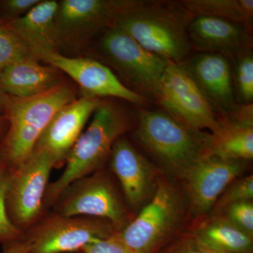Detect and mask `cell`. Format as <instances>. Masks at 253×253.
Returning a JSON list of instances; mask_svg holds the SVG:
<instances>
[{
    "mask_svg": "<svg viewBox=\"0 0 253 253\" xmlns=\"http://www.w3.org/2000/svg\"><path fill=\"white\" fill-rule=\"evenodd\" d=\"M194 17L180 1L127 0L109 27L126 33L149 52L178 63L191 53L188 28Z\"/></svg>",
    "mask_w": 253,
    "mask_h": 253,
    "instance_id": "1",
    "label": "cell"
},
{
    "mask_svg": "<svg viewBox=\"0 0 253 253\" xmlns=\"http://www.w3.org/2000/svg\"><path fill=\"white\" fill-rule=\"evenodd\" d=\"M131 137L163 176L179 181L207 156L209 132L192 129L161 109L139 108Z\"/></svg>",
    "mask_w": 253,
    "mask_h": 253,
    "instance_id": "2",
    "label": "cell"
},
{
    "mask_svg": "<svg viewBox=\"0 0 253 253\" xmlns=\"http://www.w3.org/2000/svg\"><path fill=\"white\" fill-rule=\"evenodd\" d=\"M136 123V115L131 111L112 101L101 100L90 125L70 151L64 171L47 186L43 203L44 214L71 183L102 169L115 141L132 130Z\"/></svg>",
    "mask_w": 253,
    "mask_h": 253,
    "instance_id": "3",
    "label": "cell"
},
{
    "mask_svg": "<svg viewBox=\"0 0 253 253\" xmlns=\"http://www.w3.org/2000/svg\"><path fill=\"white\" fill-rule=\"evenodd\" d=\"M190 223L187 202L179 181L162 174L152 199L119 234L134 253H158Z\"/></svg>",
    "mask_w": 253,
    "mask_h": 253,
    "instance_id": "4",
    "label": "cell"
},
{
    "mask_svg": "<svg viewBox=\"0 0 253 253\" xmlns=\"http://www.w3.org/2000/svg\"><path fill=\"white\" fill-rule=\"evenodd\" d=\"M76 99L75 88L63 83L51 90L28 98L8 96V127L0 151L9 169L24 162L54 115Z\"/></svg>",
    "mask_w": 253,
    "mask_h": 253,
    "instance_id": "5",
    "label": "cell"
},
{
    "mask_svg": "<svg viewBox=\"0 0 253 253\" xmlns=\"http://www.w3.org/2000/svg\"><path fill=\"white\" fill-rule=\"evenodd\" d=\"M96 51L119 74L130 90L156 99L160 81L169 61L144 49L131 37L109 27L99 33Z\"/></svg>",
    "mask_w": 253,
    "mask_h": 253,
    "instance_id": "6",
    "label": "cell"
},
{
    "mask_svg": "<svg viewBox=\"0 0 253 253\" xmlns=\"http://www.w3.org/2000/svg\"><path fill=\"white\" fill-rule=\"evenodd\" d=\"M53 208L54 212L64 217L108 219L118 232L134 217L111 174L104 168L71 183Z\"/></svg>",
    "mask_w": 253,
    "mask_h": 253,
    "instance_id": "7",
    "label": "cell"
},
{
    "mask_svg": "<svg viewBox=\"0 0 253 253\" xmlns=\"http://www.w3.org/2000/svg\"><path fill=\"white\" fill-rule=\"evenodd\" d=\"M54 168V158L47 151L35 149L24 162L10 169L6 211L11 222L24 234L44 215V195Z\"/></svg>",
    "mask_w": 253,
    "mask_h": 253,
    "instance_id": "8",
    "label": "cell"
},
{
    "mask_svg": "<svg viewBox=\"0 0 253 253\" xmlns=\"http://www.w3.org/2000/svg\"><path fill=\"white\" fill-rule=\"evenodd\" d=\"M116 232L118 231L108 219L64 217L53 212L44 214L25 234V238L31 244V253H76Z\"/></svg>",
    "mask_w": 253,
    "mask_h": 253,
    "instance_id": "9",
    "label": "cell"
},
{
    "mask_svg": "<svg viewBox=\"0 0 253 253\" xmlns=\"http://www.w3.org/2000/svg\"><path fill=\"white\" fill-rule=\"evenodd\" d=\"M155 101L160 109L186 126L212 132L218 116L189 76L176 63L169 61L163 73Z\"/></svg>",
    "mask_w": 253,
    "mask_h": 253,
    "instance_id": "10",
    "label": "cell"
},
{
    "mask_svg": "<svg viewBox=\"0 0 253 253\" xmlns=\"http://www.w3.org/2000/svg\"><path fill=\"white\" fill-rule=\"evenodd\" d=\"M249 161L205 156L179 181L191 221L207 216L226 186L244 176Z\"/></svg>",
    "mask_w": 253,
    "mask_h": 253,
    "instance_id": "11",
    "label": "cell"
},
{
    "mask_svg": "<svg viewBox=\"0 0 253 253\" xmlns=\"http://www.w3.org/2000/svg\"><path fill=\"white\" fill-rule=\"evenodd\" d=\"M31 52L37 59L54 66L74 80L81 88L83 96L118 98L138 109L149 104V100L128 89L111 68L99 61L68 57L58 51L34 49Z\"/></svg>",
    "mask_w": 253,
    "mask_h": 253,
    "instance_id": "12",
    "label": "cell"
},
{
    "mask_svg": "<svg viewBox=\"0 0 253 253\" xmlns=\"http://www.w3.org/2000/svg\"><path fill=\"white\" fill-rule=\"evenodd\" d=\"M127 0H61L59 1L55 33L58 49L85 45L111 25Z\"/></svg>",
    "mask_w": 253,
    "mask_h": 253,
    "instance_id": "13",
    "label": "cell"
},
{
    "mask_svg": "<svg viewBox=\"0 0 253 253\" xmlns=\"http://www.w3.org/2000/svg\"><path fill=\"white\" fill-rule=\"evenodd\" d=\"M109 160L126 206L135 216L154 196L162 174L126 134L115 141Z\"/></svg>",
    "mask_w": 253,
    "mask_h": 253,
    "instance_id": "14",
    "label": "cell"
},
{
    "mask_svg": "<svg viewBox=\"0 0 253 253\" xmlns=\"http://www.w3.org/2000/svg\"><path fill=\"white\" fill-rule=\"evenodd\" d=\"M176 64L192 80L217 116L238 107L230 61L224 55L195 51Z\"/></svg>",
    "mask_w": 253,
    "mask_h": 253,
    "instance_id": "15",
    "label": "cell"
},
{
    "mask_svg": "<svg viewBox=\"0 0 253 253\" xmlns=\"http://www.w3.org/2000/svg\"><path fill=\"white\" fill-rule=\"evenodd\" d=\"M101 101L98 98L82 96L63 106L50 121L35 149L47 151L54 158L55 168L61 167Z\"/></svg>",
    "mask_w": 253,
    "mask_h": 253,
    "instance_id": "16",
    "label": "cell"
},
{
    "mask_svg": "<svg viewBox=\"0 0 253 253\" xmlns=\"http://www.w3.org/2000/svg\"><path fill=\"white\" fill-rule=\"evenodd\" d=\"M188 36L191 51L217 53L229 59L253 48V30L221 18L194 16L188 28Z\"/></svg>",
    "mask_w": 253,
    "mask_h": 253,
    "instance_id": "17",
    "label": "cell"
},
{
    "mask_svg": "<svg viewBox=\"0 0 253 253\" xmlns=\"http://www.w3.org/2000/svg\"><path fill=\"white\" fill-rule=\"evenodd\" d=\"M207 156L222 159L252 161L253 104L239 105L231 112L218 116V126L209 133Z\"/></svg>",
    "mask_w": 253,
    "mask_h": 253,
    "instance_id": "18",
    "label": "cell"
},
{
    "mask_svg": "<svg viewBox=\"0 0 253 253\" xmlns=\"http://www.w3.org/2000/svg\"><path fill=\"white\" fill-rule=\"evenodd\" d=\"M63 83L61 71L51 65L41 64L35 56L18 60L0 73V91L13 97H32Z\"/></svg>",
    "mask_w": 253,
    "mask_h": 253,
    "instance_id": "19",
    "label": "cell"
},
{
    "mask_svg": "<svg viewBox=\"0 0 253 253\" xmlns=\"http://www.w3.org/2000/svg\"><path fill=\"white\" fill-rule=\"evenodd\" d=\"M58 6L59 1L41 0L23 17L8 23L31 51L34 49L58 51L55 33Z\"/></svg>",
    "mask_w": 253,
    "mask_h": 253,
    "instance_id": "20",
    "label": "cell"
},
{
    "mask_svg": "<svg viewBox=\"0 0 253 253\" xmlns=\"http://www.w3.org/2000/svg\"><path fill=\"white\" fill-rule=\"evenodd\" d=\"M189 228L205 243L224 253H253V238L220 215L191 221Z\"/></svg>",
    "mask_w": 253,
    "mask_h": 253,
    "instance_id": "21",
    "label": "cell"
},
{
    "mask_svg": "<svg viewBox=\"0 0 253 253\" xmlns=\"http://www.w3.org/2000/svg\"><path fill=\"white\" fill-rule=\"evenodd\" d=\"M194 16H211L244 25L253 30V0H181Z\"/></svg>",
    "mask_w": 253,
    "mask_h": 253,
    "instance_id": "22",
    "label": "cell"
},
{
    "mask_svg": "<svg viewBox=\"0 0 253 253\" xmlns=\"http://www.w3.org/2000/svg\"><path fill=\"white\" fill-rule=\"evenodd\" d=\"M229 60L236 103L238 105L253 104V48L245 49Z\"/></svg>",
    "mask_w": 253,
    "mask_h": 253,
    "instance_id": "23",
    "label": "cell"
},
{
    "mask_svg": "<svg viewBox=\"0 0 253 253\" xmlns=\"http://www.w3.org/2000/svg\"><path fill=\"white\" fill-rule=\"evenodd\" d=\"M34 56L9 23L0 16V73L11 63Z\"/></svg>",
    "mask_w": 253,
    "mask_h": 253,
    "instance_id": "24",
    "label": "cell"
},
{
    "mask_svg": "<svg viewBox=\"0 0 253 253\" xmlns=\"http://www.w3.org/2000/svg\"><path fill=\"white\" fill-rule=\"evenodd\" d=\"M253 199V174L242 176L231 182L221 193L208 215H214L237 203L251 201Z\"/></svg>",
    "mask_w": 253,
    "mask_h": 253,
    "instance_id": "25",
    "label": "cell"
},
{
    "mask_svg": "<svg viewBox=\"0 0 253 253\" xmlns=\"http://www.w3.org/2000/svg\"><path fill=\"white\" fill-rule=\"evenodd\" d=\"M11 171L7 168L0 175V244H11L25 239V234L11 222L6 206V196L9 188Z\"/></svg>",
    "mask_w": 253,
    "mask_h": 253,
    "instance_id": "26",
    "label": "cell"
},
{
    "mask_svg": "<svg viewBox=\"0 0 253 253\" xmlns=\"http://www.w3.org/2000/svg\"><path fill=\"white\" fill-rule=\"evenodd\" d=\"M158 253H224L198 237L189 226Z\"/></svg>",
    "mask_w": 253,
    "mask_h": 253,
    "instance_id": "27",
    "label": "cell"
},
{
    "mask_svg": "<svg viewBox=\"0 0 253 253\" xmlns=\"http://www.w3.org/2000/svg\"><path fill=\"white\" fill-rule=\"evenodd\" d=\"M253 238V201L231 205L218 214Z\"/></svg>",
    "mask_w": 253,
    "mask_h": 253,
    "instance_id": "28",
    "label": "cell"
},
{
    "mask_svg": "<svg viewBox=\"0 0 253 253\" xmlns=\"http://www.w3.org/2000/svg\"><path fill=\"white\" fill-rule=\"evenodd\" d=\"M81 251L83 253H134L123 242L119 232L115 233L107 239L87 245Z\"/></svg>",
    "mask_w": 253,
    "mask_h": 253,
    "instance_id": "29",
    "label": "cell"
},
{
    "mask_svg": "<svg viewBox=\"0 0 253 253\" xmlns=\"http://www.w3.org/2000/svg\"><path fill=\"white\" fill-rule=\"evenodd\" d=\"M41 0H4L0 1V8L6 21L23 17Z\"/></svg>",
    "mask_w": 253,
    "mask_h": 253,
    "instance_id": "30",
    "label": "cell"
},
{
    "mask_svg": "<svg viewBox=\"0 0 253 253\" xmlns=\"http://www.w3.org/2000/svg\"><path fill=\"white\" fill-rule=\"evenodd\" d=\"M3 253H31V244L25 238L21 241L4 245Z\"/></svg>",
    "mask_w": 253,
    "mask_h": 253,
    "instance_id": "31",
    "label": "cell"
},
{
    "mask_svg": "<svg viewBox=\"0 0 253 253\" xmlns=\"http://www.w3.org/2000/svg\"><path fill=\"white\" fill-rule=\"evenodd\" d=\"M8 95L0 91V116H5Z\"/></svg>",
    "mask_w": 253,
    "mask_h": 253,
    "instance_id": "32",
    "label": "cell"
},
{
    "mask_svg": "<svg viewBox=\"0 0 253 253\" xmlns=\"http://www.w3.org/2000/svg\"><path fill=\"white\" fill-rule=\"evenodd\" d=\"M7 168V166H6V163L5 162L4 158L3 157L1 151H0V175H1Z\"/></svg>",
    "mask_w": 253,
    "mask_h": 253,
    "instance_id": "33",
    "label": "cell"
},
{
    "mask_svg": "<svg viewBox=\"0 0 253 253\" xmlns=\"http://www.w3.org/2000/svg\"><path fill=\"white\" fill-rule=\"evenodd\" d=\"M6 121H7V120H6L5 116H0V136L2 135L5 129H6Z\"/></svg>",
    "mask_w": 253,
    "mask_h": 253,
    "instance_id": "34",
    "label": "cell"
},
{
    "mask_svg": "<svg viewBox=\"0 0 253 253\" xmlns=\"http://www.w3.org/2000/svg\"><path fill=\"white\" fill-rule=\"evenodd\" d=\"M77 253H83L81 252V251H79V252H78Z\"/></svg>",
    "mask_w": 253,
    "mask_h": 253,
    "instance_id": "35",
    "label": "cell"
},
{
    "mask_svg": "<svg viewBox=\"0 0 253 253\" xmlns=\"http://www.w3.org/2000/svg\"></svg>",
    "mask_w": 253,
    "mask_h": 253,
    "instance_id": "36",
    "label": "cell"
}]
</instances>
